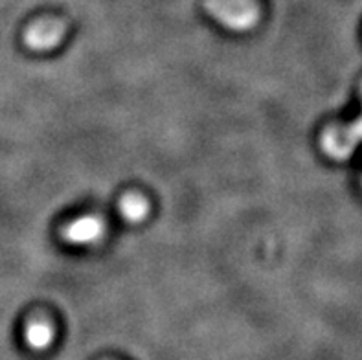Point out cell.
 <instances>
[{
    "mask_svg": "<svg viewBox=\"0 0 362 360\" xmlns=\"http://www.w3.org/2000/svg\"><path fill=\"white\" fill-rule=\"evenodd\" d=\"M63 33L64 28L59 21H41L28 30L24 41L32 50H52L59 45Z\"/></svg>",
    "mask_w": 362,
    "mask_h": 360,
    "instance_id": "3957f363",
    "label": "cell"
},
{
    "mask_svg": "<svg viewBox=\"0 0 362 360\" xmlns=\"http://www.w3.org/2000/svg\"><path fill=\"white\" fill-rule=\"evenodd\" d=\"M147 210L149 208H147L146 199L140 195H127L119 202V214L129 223H140L142 219H146Z\"/></svg>",
    "mask_w": 362,
    "mask_h": 360,
    "instance_id": "8992f818",
    "label": "cell"
},
{
    "mask_svg": "<svg viewBox=\"0 0 362 360\" xmlns=\"http://www.w3.org/2000/svg\"><path fill=\"white\" fill-rule=\"evenodd\" d=\"M206 9L217 23L234 32H247L256 26L259 17L250 0H208Z\"/></svg>",
    "mask_w": 362,
    "mask_h": 360,
    "instance_id": "6da1fadb",
    "label": "cell"
},
{
    "mask_svg": "<svg viewBox=\"0 0 362 360\" xmlns=\"http://www.w3.org/2000/svg\"><path fill=\"white\" fill-rule=\"evenodd\" d=\"M103 232H105V226H103L101 219H98L94 215H85V217L72 221L64 228L63 238L70 245H94V243L100 241Z\"/></svg>",
    "mask_w": 362,
    "mask_h": 360,
    "instance_id": "7a4b0ae2",
    "label": "cell"
},
{
    "mask_svg": "<svg viewBox=\"0 0 362 360\" xmlns=\"http://www.w3.org/2000/svg\"><path fill=\"white\" fill-rule=\"evenodd\" d=\"M24 337H26V344L32 349L42 352L46 347H50L52 338H54V329L45 320H33V322L26 325Z\"/></svg>",
    "mask_w": 362,
    "mask_h": 360,
    "instance_id": "5b68a950",
    "label": "cell"
},
{
    "mask_svg": "<svg viewBox=\"0 0 362 360\" xmlns=\"http://www.w3.org/2000/svg\"><path fill=\"white\" fill-rule=\"evenodd\" d=\"M357 144L358 140L354 134V131H351V127L331 129L326 134V138H324V147L335 158H348L354 153Z\"/></svg>",
    "mask_w": 362,
    "mask_h": 360,
    "instance_id": "277c9868",
    "label": "cell"
}]
</instances>
